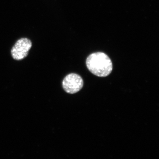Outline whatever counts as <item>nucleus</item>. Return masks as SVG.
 I'll list each match as a JSON object with an SVG mask.
<instances>
[{
  "label": "nucleus",
  "instance_id": "1",
  "mask_svg": "<svg viewBox=\"0 0 159 159\" xmlns=\"http://www.w3.org/2000/svg\"><path fill=\"white\" fill-rule=\"evenodd\" d=\"M86 63L89 70L98 77H107L112 71L111 61L107 54L102 52L90 54L87 58Z\"/></svg>",
  "mask_w": 159,
  "mask_h": 159
},
{
  "label": "nucleus",
  "instance_id": "2",
  "mask_svg": "<svg viewBox=\"0 0 159 159\" xmlns=\"http://www.w3.org/2000/svg\"><path fill=\"white\" fill-rule=\"evenodd\" d=\"M32 43L29 39H20L11 48V53L13 59L21 60L27 57L29 50L32 47Z\"/></svg>",
  "mask_w": 159,
  "mask_h": 159
},
{
  "label": "nucleus",
  "instance_id": "3",
  "mask_svg": "<svg viewBox=\"0 0 159 159\" xmlns=\"http://www.w3.org/2000/svg\"><path fill=\"white\" fill-rule=\"evenodd\" d=\"M84 82L80 75L71 74L67 75L62 81V86L66 93L70 94L76 93L82 89Z\"/></svg>",
  "mask_w": 159,
  "mask_h": 159
}]
</instances>
